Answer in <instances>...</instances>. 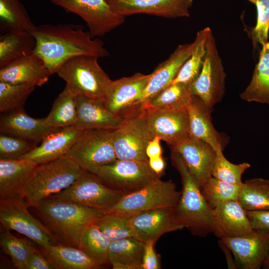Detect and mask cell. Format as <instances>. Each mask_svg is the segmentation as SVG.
<instances>
[{"label": "cell", "mask_w": 269, "mask_h": 269, "mask_svg": "<svg viewBox=\"0 0 269 269\" xmlns=\"http://www.w3.org/2000/svg\"><path fill=\"white\" fill-rule=\"evenodd\" d=\"M145 243L133 237L111 242L108 261L111 265L122 264L131 269H141Z\"/></svg>", "instance_id": "1f68e13d"}, {"label": "cell", "mask_w": 269, "mask_h": 269, "mask_svg": "<svg viewBox=\"0 0 269 269\" xmlns=\"http://www.w3.org/2000/svg\"><path fill=\"white\" fill-rule=\"evenodd\" d=\"M155 242L149 241L145 243L141 269H160V256L154 248Z\"/></svg>", "instance_id": "f6af8a7d"}, {"label": "cell", "mask_w": 269, "mask_h": 269, "mask_svg": "<svg viewBox=\"0 0 269 269\" xmlns=\"http://www.w3.org/2000/svg\"><path fill=\"white\" fill-rule=\"evenodd\" d=\"M263 268L264 269H269V252L267 258L264 263Z\"/></svg>", "instance_id": "816d5d0a"}, {"label": "cell", "mask_w": 269, "mask_h": 269, "mask_svg": "<svg viewBox=\"0 0 269 269\" xmlns=\"http://www.w3.org/2000/svg\"><path fill=\"white\" fill-rule=\"evenodd\" d=\"M34 208L57 242L77 248L84 230L104 215L99 210L51 196Z\"/></svg>", "instance_id": "7a4b0ae2"}, {"label": "cell", "mask_w": 269, "mask_h": 269, "mask_svg": "<svg viewBox=\"0 0 269 269\" xmlns=\"http://www.w3.org/2000/svg\"><path fill=\"white\" fill-rule=\"evenodd\" d=\"M26 203L18 197L0 200V222L6 231H15L42 249L58 244L46 226L28 211Z\"/></svg>", "instance_id": "ba28073f"}, {"label": "cell", "mask_w": 269, "mask_h": 269, "mask_svg": "<svg viewBox=\"0 0 269 269\" xmlns=\"http://www.w3.org/2000/svg\"><path fill=\"white\" fill-rule=\"evenodd\" d=\"M111 240L94 224L83 232L78 248L101 266L108 261Z\"/></svg>", "instance_id": "8d00e7d4"}, {"label": "cell", "mask_w": 269, "mask_h": 269, "mask_svg": "<svg viewBox=\"0 0 269 269\" xmlns=\"http://www.w3.org/2000/svg\"><path fill=\"white\" fill-rule=\"evenodd\" d=\"M96 57L78 56L66 61L56 74L76 96L102 100L112 80L100 67Z\"/></svg>", "instance_id": "5b68a950"}, {"label": "cell", "mask_w": 269, "mask_h": 269, "mask_svg": "<svg viewBox=\"0 0 269 269\" xmlns=\"http://www.w3.org/2000/svg\"><path fill=\"white\" fill-rule=\"evenodd\" d=\"M52 269L54 268L47 258L32 246L26 261L25 269Z\"/></svg>", "instance_id": "bcb514c9"}, {"label": "cell", "mask_w": 269, "mask_h": 269, "mask_svg": "<svg viewBox=\"0 0 269 269\" xmlns=\"http://www.w3.org/2000/svg\"><path fill=\"white\" fill-rule=\"evenodd\" d=\"M83 131L76 126L60 128L48 134L39 145L22 158L41 164L64 156Z\"/></svg>", "instance_id": "ffe728a7"}, {"label": "cell", "mask_w": 269, "mask_h": 269, "mask_svg": "<svg viewBox=\"0 0 269 269\" xmlns=\"http://www.w3.org/2000/svg\"><path fill=\"white\" fill-rule=\"evenodd\" d=\"M95 174L106 186L125 195L139 190L160 176L151 169L148 160L119 159L100 167Z\"/></svg>", "instance_id": "30bf717a"}, {"label": "cell", "mask_w": 269, "mask_h": 269, "mask_svg": "<svg viewBox=\"0 0 269 269\" xmlns=\"http://www.w3.org/2000/svg\"><path fill=\"white\" fill-rule=\"evenodd\" d=\"M132 215L122 213H109L94 223L111 241L133 237L130 224Z\"/></svg>", "instance_id": "f35d334b"}, {"label": "cell", "mask_w": 269, "mask_h": 269, "mask_svg": "<svg viewBox=\"0 0 269 269\" xmlns=\"http://www.w3.org/2000/svg\"><path fill=\"white\" fill-rule=\"evenodd\" d=\"M143 108L149 129L153 137L157 136L171 146L189 136L187 108Z\"/></svg>", "instance_id": "e0dca14e"}, {"label": "cell", "mask_w": 269, "mask_h": 269, "mask_svg": "<svg viewBox=\"0 0 269 269\" xmlns=\"http://www.w3.org/2000/svg\"><path fill=\"white\" fill-rule=\"evenodd\" d=\"M36 41L32 33L7 32L0 36V68L14 60L32 53Z\"/></svg>", "instance_id": "f546056e"}, {"label": "cell", "mask_w": 269, "mask_h": 269, "mask_svg": "<svg viewBox=\"0 0 269 269\" xmlns=\"http://www.w3.org/2000/svg\"><path fill=\"white\" fill-rule=\"evenodd\" d=\"M254 229L269 230V210L247 211Z\"/></svg>", "instance_id": "7dc6e473"}, {"label": "cell", "mask_w": 269, "mask_h": 269, "mask_svg": "<svg viewBox=\"0 0 269 269\" xmlns=\"http://www.w3.org/2000/svg\"><path fill=\"white\" fill-rule=\"evenodd\" d=\"M42 249L54 269H96L101 267L77 247L58 243Z\"/></svg>", "instance_id": "83f0119b"}, {"label": "cell", "mask_w": 269, "mask_h": 269, "mask_svg": "<svg viewBox=\"0 0 269 269\" xmlns=\"http://www.w3.org/2000/svg\"><path fill=\"white\" fill-rule=\"evenodd\" d=\"M171 159L180 175L182 185L180 199L175 207L178 219L194 235L204 237L213 233L216 236L217 226L213 209L205 199L199 184L180 155L172 150Z\"/></svg>", "instance_id": "3957f363"}, {"label": "cell", "mask_w": 269, "mask_h": 269, "mask_svg": "<svg viewBox=\"0 0 269 269\" xmlns=\"http://www.w3.org/2000/svg\"><path fill=\"white\" fill-rule=\"evenodd\" d=\"M1 249L11 259L14 267L18 269H25L26 261L32 247L28 242L18 238L5 230L0 236Z\"/></svg>", "instance_id": "60d3db41"}, {"label": "cell", "mask_w": 269, "mask_h": 269, "mask_svg": "<svg viewBox=\"0 0 269 269\" xmlns=\"http://www.w3.org/2000/svg\"><path fill=\"white\" fill-rule=\"evenodd\" d=\"M38 165L27 159H0V200L17 197Z\"/></svg>", "instance_id": "4316f807"}, {"label": "cell", "mask_w": 269, "mask_h": 269, "mask_svg": "<svg viewBox=\"0 0 269 269\" xmlns=\"http://www.w3.org/2000/svg\"><path fill=\"white\" fill-rule=\"evenodd\" d=\"M124 195L122 192L106 186L95 174L83 170L70 186L51 197L99 210L105 214Z\"/></svg>", "instance_id": "8992f818"}, {"label": "cell", "mask_w": 269, "mask_h": 269, "mask_svg": "<svg viewBox=\"0 0 269 269\" xmlns=\"http://www.w3.org/2000/svg\"><path fill=\"white\" fill-rule=\"evenodd\" d=\"M194 42L179 45L169 57L151 73L149 82L142 95L140 103L154 97L169 86L191 55Z\"/></svg>", "instance_id": "603a6c76"}, {"label": "cell", "mask_w": 269, "mask_h": 269, "mask_svg": "<svg viewBox=\"0 0 269 269\" xmlns=\"http://www.w3.org/2000/svg\"><path fill=\"white\" fill-rule=\"evenodd\" d=\"M178 153L201 188L212 176L216 151L207 142L188 136L170 146Z\"/></svg>", "instance_id": "d6986e66"}, {"label": "cell", "mask_w": 269, "mask_h": 269, "mask_svg": "<svg viewBox=\"0 0 269 269\" xmlns=\"http://www.w3.org/2000/svg\"><path fill=\"white\" fill-rule=\"evenodd\" d=\"M254 4L257 8L255 26L251 32L254 47L262 46L268 42L269 31V0H246Z\"/></svg>", "instance_id": "ee69618b"}, {"label": "cell", "mask_w": 269, "mask_h": 269, "mask_svg": "<svg viewBox=\"0 0 269 269\" xmlns=\"http://www.w3.org/2000/svg\"><path fill=\"white\" fill-rule=\"evenodd\" d=\"M262 46L252 79L240 97L248 102L269 105V42Z\"/></svg>", "instance_id": "f1b7e54d"}, {"label": "cell", "mask_w": 269, "mask_h": 269, "mask_svg": "<svg viewBox=\"0 0 269 269\" xmlns=\"http://www.w3.org/2000/svg\"><path fill=\"white\" fill-rule=\"evenodd\" d=\"M226 77L215 38L211 30L207 38L204 63L199 75L190 85L191 93L213 108L224 96Z\"/></svg>", "instance_id": "8fae6325"}, {"label": "cell", "mask_w": 269, "mask_h": 269, "mask_svg": "<svg viewBox=\"0 0 269 269\" xmlns=\"http://www.w3.org/2000/svg\"><path fill=\"white\" fill-rule=\"evenodd\" d=\"M219 245L220 248L223 251L225 257L226 258L227 267L230 269H237V265L236 263L233 260L231 256V251L230 249L223 243V242L220 239L219 241Z\"/></svg>", "instance_id": "f907efd6"}, {"label": "cell", "mask_w": 269, "mask_h": 269, "mask_svg": "<svg viewBox=\"0 0 269 269\" xmlns=\"http://www.w3.org/2000/svg\"><path fill=\"white\" fill-rule=\"evenodd\" d=\"M133 237L144 243H155L163 234L185 227L178 219L175 207L142 211L130 218Z\"/></svg>", "instance_id": "9a60e30c"}, {"label": "cell", "mask_w": 269, "mask_h": 269, "mask_svg": "<svg viewBox=\"0 0 269 269\" xmlns=\"http://www.w3.org/2000/svg\"><path fill=\"white\" fill-rule=\"evenodd\" d=\"M187 109L189 116V136L207 142L216 151L223 150L228 138L226 134L218 132L214 127L211 116L212 108L193 96Z\"/></svg>", "instance_id": "44dd1931"}, {"label": "cell", "mask_w": 269, "mask_h": 269, "mask_svg": "<svg viewBox=\"0 0 269 269\" xmlns=\"http://www.w3.org/2000/svg\"><path fill=\"white\" fill-rule=\"evenodd\" d=\"M77 120L76 126L85 130H114L119 127L125 118L113 114L102 100L83 96L76 97Z\"/></svg>", "instance_id": "d4e9b609"}, {"label": "cell", "mask_w": 269, "mask_h": 269, "mask_svg": "<svg viewBox=\"0 0 269 269\" xmlns=\"http://www.w3.org/2000/svg\"><path fill=\"white\" fill-rule=\"evenodd\" d=\"M193 96L190 85L178 83L170 84L157 95L142 104L143 107L165 109L187 108Z\"/></svg>", "instance_id": "e575fe53"}, {"label": "cell", "mask_w": 269, "mask_h": 269, "mask_svg": "<svg viewBox=\"0 0 269 269\" xmlns=\"http://www.w3.org/2000/svg\"><path fill=\"white\" fill-rule=\"evenodd\" d=\"M213 213L217 226L216 236L220 238L242 236L254 229L238 200L219 203L213 209Z\"/></svg>", "instance_id": "484cf974"}, {"label": "cell", "mask_w": 269, "mask_h": 269, "mask_svg": "<svg viewBox=\"0 0 269 269\" xmlns=\"http://www.w3.org/2000/svg\"><path fill=\"white\" fill-rule=\"evenodd\" d=\"M35 87L29 84L0 81V112L6 114L23 110L27 99Z\"/></svg>", "instance_id": "74e56055"}, {"label": "cell", "mask_w": 269, "mask_h": 269, "mask_svg": "<svg viewBox=\"0 0 269 269\" xmlns=\"http://www.w3.org/2000/svg\"><path fill=\"white\" fill-rule=\"evenodd\" d=\"M235 258L237 267L260 269L269 252V230L253 229L249 233L220 238Z\"/></svg>", "instance_id": "2e32d148"}, {"label": "cell", "mask_w": 269, "mask_h": 269, "mask_svg": "<svg viewBox=\"0 0 269 269\" xmlns=\"http://www.w3.org/2000/svg\"><path fill=\"white\" fill-rule=\"evenodd\" d=\"M117 13L126 17L143 13L168 18L188 17L193 0H107Z\"/></svg>", "instance_id": "ac0fdd59"}, {"label": "cell", "mask_w": 269, "mask_h": 269, "mask_svg": "<svg viewBox=\"0 0 269 269\" xmlns=\"http://www.w3.org/2000/svg\"><path fill=\"white\" fill-rule=\"evenodd\" d=\"M111 136L117 159L148 160L146 148L153 137L143 107L126 118L117 129L112 130Z\"/></svg>", "instance_id": "7c38bea8"}, {"label": "cell", "mask_w": 269, "mask_h": 269, "mask_svg": "<svg viewBox=\"0 0 269 269\" xmlns=\"http://www.w3.org/2000/svg\"><path fill=\"white\" fill-rule=\"evenodd\" d=\"M242 185L231 184L211 176L201 190L206 201L213 209L222 202L238 200Z\"/></svg>", "instance_id": "ab89813d"}, {"label": "cell", "mask_w": 269, "mask_h": 269, "mask_svg": "<svg viewBox=\"0 0 269 269\" xmlns=\"http://www.w3.org/2000/svg\"><path fill=\"white\" fill-rule=\"evenodd\" d=\"M50 75L44 61L34 52L0 68V81L12 84L41 86Z\"/></svg>", "instance_id": "7402d4cb"}, {"label": "cell", "mask_w": 269, "mask_h": 269, "mask_svg": "<svg viewBox=\"0 0 269 269\" xmlns=\"http://www.w3.org/2000/svg\"><path fill=\"white\" fill-rule=\"evenodd\" d=\"M160 139L155 136L148 143L146 148V154L148 158L162 156V148Z\"/></svg>", "instance_id": "c3c4849f"}, {"label": "cell", "mask_w": 269, "mask_h": 269, "mask_svg": "<svg viewBox=\"0 0 269 269\" xmlns=\"http://www.w3.org/2000/svg\"><path fill=\"white\" fill-rule=\"evenodd\" d=\"M82 171L66 156L38 164L17 197L28 207L35 208L43 200L70 186Z\"/></svg>", "instance_id": "277c9868"}, {"label": "cell", "mask_w": 269, "mask_h": 269, "mask_svg": "<svg viewBox=\"0 0 269 269\" xmlns=\"http://www.w3.org/2000/svg\"><path fill=\"white\" fill-rule=\"evenodd\" d=\"M223 151L222 149L216 150L212 176L231 184L242 185V176L251 165L247 162L239 164L232 163L226 158Z\"/></svg>", "instance_id": "b9f144b4"}, {"label": "cell", "mask_w": 269, "mask_h": 269, "mask_svg": "<svg viewBox=\"0 0 269 269\" xmlns=\"http://www.w3.org/2000/svg\"><path fill=\"white\" fill-rule=\"evenodd\" d=\"M76 97L65 86L55 99L50 113L45 117L46 123L51 127L60 128L76 126Z\"/></svg>", "instance_id": "836d02e7"}, {"label": "cell", "mask_w": 269, "mask_h": 269, "mask_svg": "<svg viewBox=\"0 0 269 269\" xmlns=\"http://www.w3.org/2000/svg\"><path fill=\"white\" fill-rule=\"evenodd\" d=\"M65 11L79 16L86 23L92 38L104 36L125 20L107 0H48Z\"/></svg>", "instance_id": "4fadbf2b"}, {"label": "cell", "mask_w": 269, "mask_h": 269, "mask_svg": "<svg viewBox=\"0 0 269 269\" xmlns=\"http://www.w3.org/2000/svg\"><path fill=\"white\" fill-rule=\"evenodd\" d=\"M148 163L151 169L160 176L163 172L165 163L162 156L148 159Z\"/></svg>", "instance_id": "681fc988"}, {"label": "cell", "mask_w": 269, "mask_h": 269, "mask_svg": "<svg viewBox=\"0 0 269 269\" xmlns=\"http://www.w3.org/2000/svg\"><path fill=\"white\" fill-rule=\"evenodd\" d=\"M36 26L19 0H0L1 34L7 32L32 33Z\"/></svg>", "instance_id": "4dcf8cb0"}, {"label": "cell", "mask_w": 269, "mask_h": 269, "mask_svg": "<svg viewBox=\"0 0 269 269\" xmlns=\"http://www.w3.org/2000/svg\"><path fill=\"white\" fill-rule=\"evenodd\" d=\"M238 200L246 211L269 210V180L262 178L246 180Z\"/></svg>", "instance_id": "d590c367"}, {"label": "cell", "mask_w": 269, "mask_h": 269, "mask_svg": "<svg viewBox=\"0 0 269 269\" xmlns=\"http://www.w3.org/2000/svg\"><path fill=\"white\" fill-rule=\"evenodd\" d=\"M60 129L48 125L45 118L35 119L29 116L23 109L6 113L0 120L1 133L20 137L37 144L48 134Z\"/></svg>", "instance_id": "cb8c5ba5"}, {"label": "cell", "mask_w": 269, "mask_h": 269, "mask_svg": "<svg viewBox=\"0 0 269 269\" xmlns=\"http://www.w3.org/2000/svg\"><path fill=\"white\" fill-rule=\"evenodd\" d=\"M35 142L10 134L0 133V159H19L37 146Z\"/></svg>", "instance_id": "7bdbcfd3"}, {"label": "cell", "mask_w": 269, "mask_h": 269, "mask_svg": "<svg viewBox=\"0 0 269 269\" xmlns=\"http://www.w3.org/2000/svg\"><path fill=\"white\" fill-rule=\"evenodd\" d=\"M111 131L84 130L65 156L83 170L95 174L100 167L117 159L113 145Z\"/></svg>", "instance_id": "52a82bcc"}, {"label": "cell", "mask_w": 269, "mask_h": 269, "mask_svg": "<svg viewBox=\"0 0 269 269\" xmlns=\"http://www.w3.org/2000/svg\"><path fill=\"white\" fill-rule=\"evenodd\" d=\"M151 76L137 73L112 80L102 100L104 105L113 114L124 118L137 112L143 108L140 101Z\"/></svg>", "instance_id": "5bb4252c"}, {"label": "cell", "mask_w": 269, "mask_h": 269, "mask_svg": "<svg viewBox=\"0 0 269 269\" xmlns=\"http://www.w3.org/2000/svg\"><path fill=\"white\" fill-rule=\"evenodd\" d=\"M181 194L172 180L163 181L159 178L139 190L125 195L106 213L116 212L132 215L156 208L175 207Z\"/></svg>", "instance_id": "9c48e42d"}, {"label": "cell", "mask_w": 269, "mask_h": 269, "mask_svg": "<svg viewBox=\"0 0 269 269\" xmlns=\"http://www.w3.org/2000/svg\"><path fill=\"white\" fill-rule=\"evenodd\" d=\"M211 30L209 27H206L197 32L191 55L171 84L181 83L190 85L197 78L204 63L207 38Z\"/></svg>", "instance_id": "d6a6232c"}, {"label": "cell", "mask_w": 269, "mask_h": 269, "mask_svg": "<svg viewBox=\"0 0 269 269\" xmlns=\"http://www.w3.org/2000/svg\"><path fill=\"white\" fill-rule=\"evenodd\" d=\"M36 45L34 53L44 61L51 75L57 73L68 60L87 55L98 58L109 55L104 43L92 38L83 25L74 24H42L32 32Z\"/></svg>", "instance_id": "6da1fadb"}]
</instances>
